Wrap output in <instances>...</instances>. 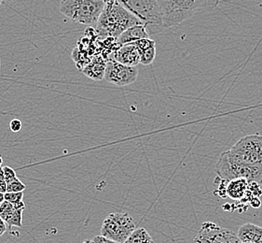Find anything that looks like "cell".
<instances>
[{
	"label": "cell",
	"instance_id": "19",
	"mask_svg": "<svg viewBox=\"0 0 262 243\" xmlns=\"http://www.w3.org/2000/svg\"><path fill=\"white\" fill-rule=\"evenodd\" d=\"M27 186L25 184H23L20 179H15L14 180H12L10 184H8L7 186V192H10V193H18V192H24L26 190Z\"/></svg>",
	"mask_w": 262,
	"mask_h": 243
},
{
	"label": "cell",
	"instance_id": "9",
	"mask_svg": "<svg viewBox=\"0 0 262 243\" xmlns=\"http://www.w3.org/2000/svg\"><path fill=\"white\" fill-rule=\"evenodd\" d=\"M137 77V67H129L117 62L113 58L107 59L104 79L107 83L122 87L134 84Z\"/></svg>",
	"mask_w": 262,
	"mask_h": 243
},
{
	"label": "cell",
	"instance_id": "20",
	"mask_svg": "<svg viewBox=\"0 0 262 243\" xmlns=\"http://www.w3.org/2000/svg\"><path fill=\"white\" fill-rule=\"evenodd\" d=\"M24 199V192H18V193H10L6 192L5 200L11 202L12 204L18 203Z\"/></svg>",
	"mask_w": 262,
	"mask_h": 243
},
{
	"label": "cell",
	"instance_id": "15",
	"mask_svg": "<svg viewBox=\"0 0 262 243\" xmlns=\"http://www.w3.org/2000/svg\"><path fill=\"white\" fill-rule=\"evenodd\" d=\"M146 37H151L147 33L145 26L138 25V26L130 27L123 32L121 36L117 38V43L120 45H123V44L135 43L137 40H139L141 38H146Z\"/></svg>",
	"mask_w": 262,
	"mask_h": 243
},
{
	"label": "cell",
	"instance_id": "8",
	"mask_svg": "<svg viewBox=\"0 0 262 243\" xmlns=\"http://www.w3.org/2000/svg\"><path fill=\"white\" fill-rule=\"evenodd\" d=\"M191 243H243L237 233L228 228H221L216 224L205 222L200 228Z\"/></svg>",
	"mask_w": 262,
	"mask_h": 243
},
{
	"label": "cell",
	"instance_id": "11",
	"mask_svg": "<svg viewBox=\"0 0 262 243\" xmlns=\"http://www.w3.org/2000/svg\"><path fill=\"white\" fill-rule=\"evenodd\" d=\"M133 43L139 52L140 64L144 66L151 65L156 58V43L151 37H146Z\"/></svg>",
	"mask_w": 262,
	"mask_h": 243
},
{
	"label": "cell",
	"instance_id": "22",
	"mask_svg": "<svg viewBox=\"0 0 262 243\" xmlns=\"http://www.w3.org/2000/svg\"><path fill=\"white\" fill-rule=\"evenodd\" d=\"M3 170H4V175H5L6 181L7 184H10L12 180L17 179V175H16L15 170L11 168V167H3Z\"/></svg>",
	"mask_w": 262,
	"mask_h": 243
},
{
	"label": "cell",
	"instance_id": "23",
	"mask_svg": "<svg viewBox=\"0 0 262 243\" xmlns=\"http://www.w3.org/2000/svg\"><path fill=\"white\" fill-rule=\"evenodd\" d=\"M10 129L12 132L18 133L23 129V123L20 119H13L10 123Z\"/></svg>",
	"mask_w": 262,
	"mask_h": 243
},
{
	"label": "cell",
	"instance_id": "30",
	"mask_svg": "<svg viewBox=\"0 0 262 243\" xmlns=\"http://www.w3.org/2000/svg\"><path fill=\"white\" fill-rule=\"evenodd\" d=\"M2 164H3V159H2V156L0 155V168H2Z\"/></svg>",
	"mask_w": 262,
	"mask_h": 243
},
{
	"label": "cell",
	"instance_id": "28",
	"mask_svg": "<svg viewBox=\"0 0 262 243\" xmlns=\"http://www.w3.org/2000/svg\"><path fill=\"white\" fill-rule=\"evenodd\" d=\"M5 201V193L0 192V204Z\"/></svg>",
	"mask_w": 262,
	"mask_h": 243
},
{
	"label": "cell",
	"instance_id": "27",
	"mask_svg": "<svg viewBox=\"0 0 262 243\" xmlns=\"http://www.w3.org/2000/svg\"><path fill=\"white\" fill-rule=\"evenodd\" d=\"M105 2V6L112 5L114 4L117 0H103Z\"/></svg>",
	"mask_w": 262,
	"mask_h": 243
},
{
	"label": "cell",
	"instance_id": "32",
	"mask_svg": "<svg viewBox=\"0 0 262 243\" xmlns=\"http://www.w3.org/2000/svg\"><path fill=\"white\" fill-rule=\"evenodd\" d=\"M2 1H3V0H0V5L2 4Z\"/></svg>",
	"mask_w": 262,
	"mask_h": 243
},
{
	"label": "cell",
	"instance_id": "3",
	"mask_svg": "<svg viewBox=\"0 0 262 243\" xmlns=\"http://www.w3.org/2000/svg\"><path fill=\"white\" fill-rule=\"evenodd\" d=\"M127 11L137 17L146 27L149 36L165 29L159 0H117Z\"/></svg>",
	"mask_w": 262,
	"mask_h": 243
},
{
	"label": "cell",
	"instance_id": "12",
	"mask_svg": "<svg viewBox=\"0 0 262 243\" xmlns=\"http://www.w3.org/2000/svg\"><path fill=\"white\" fill-rule=\"evenodd\" d=\"M106 62L102 56H95L90 60V63L81 71L86 77L94 80L105 79Z\"/></svg>",
	"mask_w": 262,
	"mask_h": 243
},
{
	"label": "cell",
	"instance_id": "7",
	"mask_svg": "<svg viewBox=\"0 0 262 243\" xmlns=\"http://www.w3.org/2000/svg\"><path fill=\"white\" fill-rule=\"evenodd\" d=\"M136 229V222L131 215L126 212H115L105 218L100 233L105 238L123 243Z\"/></svg>",
	"mask_w": 262,
	"mask_h": 243
},
{
	"label": "cell",
	"instance_id": "6",
	"mask_svg": "<svg viewBox=\"0 0 262 243\" xmlns=\"http://www.w3.org/2000/svg\"><path fill=\"white\" fill-rule=\"evenodd\" d=\"M231 158L247 166H262V135L242 137L228 151Z\"/></svg>",
	"mask_w": 262,
	"mask_h": 243
},
{
	"label": "cell",
	"instance_id": "10",
	"mask_svg": "<svg viewBox=\"0 0 262 243\" xmlns=\"http://www.w3.org/2000/svg\"><path fill=\"white\" fill-rule=\"evenodd\" d=\"M108 58H113L117 62L129 67H137L140 64L139 52L134 43L121 45L114 53H111Z\"/></svg>",
	"mask_w": 262,
	"mask_h": 243
},
{
	"label": "cell",
	"instance_id": "25",
	"mask_svg": "<svg viewBox=\"0 0 262 243\" xmlns=\"http://www.w3.org/2000/svg\"><path fill=\"white\" fill-rule=\"evenodd\" d=\"M249 205H250V207H252L253 209L257 210V209H259L260 206H261V201L259 199V197H256V196H255V197L252 198V200L250 201Z\"/></svg>",
	"mask_w": 262,
	"mask_h": 243
},
{
	"label": "cell",
	"instance_id": "16",
	"mask_svg": "<svg viewBox=\"0 0 262 243\" xmlns=\"http://www.w3.org/2000/svg\"><path fill=\"white\" fill-rule=\"evenodd\" d=\"M123 243H154L153 238L147 232V229L140 228H137L134 232L129 236Z\"/></svg>",
	"mask_w": 262,
	"mask_h": 243
},
{
	"label": "cell",
	"instance_id": "14",
	"mask_svg": "<svg viewBox=\"0 0 262 243\" xmlns=\"http://www.w3.org/2000/svg\"><path fill=\"white\" fill-rule=\"evenodd\" d=\"M248 180L244 178L233 179L227 183L226 193L232 200L240 201L245 196L248 188Z\"/></svg>",
	"mask_w": 262,
	"mask_h": 243
},
{
	"label": "cell",
	"instance_id": "17",
	"mask_svg": "<svg viewBox=\"0 0 262 243\" xmlns=\"http://www.w3.org/2000/svg\"><path fill=\"white\" fill-rule=\"evenodd\" d=\"M24 209H15L13 214L11 218L7 221V225L9 227H15V228H23V217H24Z\"/></svg>",
	"mask_w": 262,
	"mask_h": 243
},
{
	"label": "cell",
	"instance_id": "2",
	"mask_svg": "<svg viewBox=\"0 0 262 243\" xmlns=\"http://www.w3.org/2000/svg\"><path fill=\"white\" fill-rule=\"evenodd\" d=\"M221 0H159L165 29L193 17L197 12L214 10Z\"/></svg>",
	"mask_w": 262,
	"mask_h": 243
},
{
	"label": "cell",
	"instance_id": "31",
	"mask_svg": "<svg viewBox=\"0 0 262 243\" xmlns=\"http://www.w3.org/2000/svg\"><path fill=\"white\" fill-rule=\"evenodd\" d=\"M243 243H256V242H252V241H246V242H243Z\"/></svg>",
	"mask_w": 262,
	"mask_h": 243
},
{
	"label": "cell",
	"instance_id": "33",
	"mask_svg": "<svg viewBox=\"0 0 262 243\" xmlns=\"http://www.w3.org/2000/svg\"><path fill=\"white\" fill-rule=\"evenodd\" d=\"M0 69H1V59H0Z\"/></svg>",
	"mask_w": 262,
	"mask_h": 243
},
{
	"label": "cell",
	"instance_id": "5",
	"mask_svg": "<svg viewBox=\"0 0 262 243\" xmlns=\"http://www.w3.org/2000/svg\"><path fill=\"white\" fill-rule=\"evenodd\" d=\"M219 178L226 181L244 178L248 181H257L262 185V166H247L231 158L226 151L221 153L215 167Z\"/></svg>",
	"mask_w": 262,
	"mask_h": 243
},
{
	"label": "cell",
	"instance_id": "13",
	"mask_svg": "<svg viewBox=\"0 0 262 243\" xmlns=\"http://www.w3.org/2000/svg\"><path fill=\"white\" fill-rule=\"evenodd\" d=\"M237 236L242 242L262 243V228L254 224H245L237 231Z\"/></svg>",
	"mask_w": 262,
	"mask_h": 243
},
{
	"label": "cell",
	"instance_id": "21",
	"mask_svg": "<svg viewBox=\"0 0 262 243\" xmlns=\"http://www.w3.org/2000/svg\"><path fill=\"white\" fill-rule=\"evenodd\" d=\"M248 190L250 191L252 195L256 197H260L262 196V187L260 184L257 181H249L248 183Z\"/></svg>",
	"mask_w": 262,
	"mask_h": 243
},
{
	"label": "cell",
	"instance_id": "24",
	"mask_svg": "<svg viewBox=\"0 0 262 243\" xmlns=\"http://www.w3.org/2000/svg\"><path fill=\"white\" fill-rule=\"evenodd\" d=\"M93 239H94V241H95V243H120L118 242V241H115V240H113V239H111V238H105V237L102 236V235L96 236V237H95Z\"/></svg>",
	"mask_w": 262,
	"mask_h": 243
},
{
	"label": "cell",
	"instance_id": "26",
	"mask_svg": "<svg viewBox=\"0 0 262 243\" xmlns=\"http://www.w3.org/2000/svg\"><path fill=\"white\" fill-rule=\"evenodd\" d=\"M7 231V222L0 217V237L3 236Z\"/></svg>",
	"mask_w": 262,
	"mask_h": 243
},
{
	"label": "cell",
	"instance_id": "18",
	"mask_svg": "<svg viewBox=\"0 0 262 243\" xmlns=\"http://www.w3.org/2000/svg\"><path fill=\"white\" fill-rule=\"evenodd\" d=\"M14 211H15V207L9 201L5 200L0 204V217L5 222L11 218Z\"/></svg>",
	"mask_w": 262,
	"mask_h": 243
},
{
	"label": "cell",
	"instance_id": "29",
	"mask_svg": "<svg viewBox=\"0 0 262 243\" xmlns=\"http://www.w3.org/2000/svg\"><path fill=\"white\" fill-rule=\"evenodd\" d=\"M81 243H95V241H94V239H85V240H83L82 242Z\"/></svg>",
	"mask_w": 262,
	"mask_h": 243
},
{
	"label": "cell",
	"instance_id": "4",
	"mask_svg": "<svg viewBox=\"0 0 262 243\" xmlns=\"http://www.w3.org/2000/svg\"><path fill=\"white\" fill-rule=\"evenodd\" d=\"M105 7L103 0H62L59 10L70 20L95 28Z\"/></svg>",
	"mask_w": 262,
	"mask_h": 243
},
{
	"label": "cell",
	"instance_id": "1",
	"mask_svg": "<svg viewBox=\"0 0 262 243\" xmlns=\"http://www.w3.org/2000/svg\"><path fill=\"white\" fill-rule=\"evenodd\" d=\"M138 25H143V23L116 1L112 5L105 6L96 24L95 31L99 37L118 38L128 28Z\"/></svg>",
	"mask_w": 262,
	"mask_h": 243
}]
</instances>
